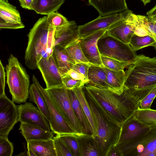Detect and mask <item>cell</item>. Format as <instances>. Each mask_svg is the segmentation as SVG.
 I'll return each mask as SVG.
<instances>
[{"label": "cell", "mask_w": 156, "mask_h": 156, "mask_svg": "<svg viewBox=\"0 0 156 156\" xmlns=\"http://www.w3.org/2000/svg\"><path fill=\"white\" fill-rule=\"evenodd\" d=\"M17 107L5 95L0 97V136H8L18 122Z\"/></svg>", "instance_id": "11"}, {"label": "cell", "mask_w": 156, "mask_h": 156, "mask_svg": "<svg viewBox=\"0 0 156 156\" xmlns=\"http://www.w3.org/2000/svg\"><path fill=\"white\" fill-rule=\"evenodd\" d=\"M0 18L9 23L22 22L18 11L6 0H0Z\"/></svg>", "instance_id": "28"}, {"label": "cell", "mask_w": 156, "mask_h": 156, "mask_svg": "<svg viewBox=\"0 0 156 156\" xmlns=\"http://www.w3.org/2000/svg\"><path fill=\"white\" fill-rule=\"evenodd\" d=\"M47 16L40 18L27 35L25 63L32 70L37 68V63L42 58H48L53 54L55 27L48 24Z\"/></svg>", "instance_id": "3"}, {"label": "cell", "mask_w": 156, "mask_h": 156, "mask_svg": "<svg viewBox=\"0 0 156 156\" xmlns=\"http://www.w3.org/2000/svg\"><path fill=\"white\" fill-rule=\"evenodd\" d=\"M29 100L36 104L37 107L47 120L50 122L49 111L45 100L42 93L33 83L29 88Z\"/></svg>", "instance_id": "29"}, {"label": "cell", "mask_w": 156, "mask_h": 156, "mask_svg": "<svg viewBox=\"0 0 156 156\" xmlns=\"http://www.w3.org/2000/svg\"><path fill=\"white\" fill-rule=\"evenodd\" d=\"M107 30H99L87 37L79 39L83 52L91 65L103 66L97 42L98 39L106 33Z\"/></svg>", "instance_id": "13"}, {"label": "cell", "mask_w": 156, "mask_h": 156, "mask_svg": "<svg viewBox=\"0 0 156 156\" xmlns=\"http://www.w3.org/2000/svg\"><path fill=\"white\" fill-rule=\"evenodd\" d=\"M103 68L107 75V83L109 90L118 94H121L123 91L125 79V72L123 70L115 71Z\"/></svg>", "instance_id": "24"}, {"label": "cell", "mask_w": 156, "mask_h": 156, "mask_svg": "<svg viewBox=\"0 0 156 156\" xmlns=\"http://www.w3.org/2000/svg\"><path fill=\"white\" fill-rule=\"evenodd\" d=\"M25 26L22 22L18 23H9L0 18V29H16L23 28Z\"/></svg>", "instance_id": "42"}, {"label": "cell", "mask_w": 156, "mask_h": 156, "mask_svg": "<svg viewBox=\"0 0 156 156\" xmlns=\"http://www.w3.org/2000/svg\"><path fill=\"white\" fill-rule=\"evenodd\" d=\"M19 1H20L21 0H19Z\"/></svg>", "instance_id": "55"}, {"label": "cell", "mask_w": 156, "mask_h": 156, "mask_svg": "<svg viewBox=\"0 0 156 156\" xmlns=\"http://www.w3.org/2000/svg\"><path fill=\"white\" fill-rule=\"evenodd\" d=\"M64 0H34L33 10L37 13L48 15L57 11Z\"/></svg>", "instance_id": "26"}, {"label": "cell", "mask_w": 156, "mask_h": 156, "mask_svg": "<svg viewBox=\"0 0 156 156\" xmlns=\"http://www.w3.org/2000/svg\"><path fill=\"white\" fill-rule=\"evenodd\" d=\"M5 72L1 61H0V97L5 95Z\"/></svg>", "instance_id": "43"}, {"label": "cell", "mask_w": 156, "mask_h": 156, "mask_svg": "<svg viewBox=\"0 0 156 156\" xmlns=\"http://www.w3.org/2000/svg\"><path fill=\"white\" fill-rule=\"evenodd\" d=\"M87 77L88 83L96 87L110 90L107 83V73L103 66L90 65Z\"/></svg>", "instance_id": "23"}, {"label": "cell", "mask_w": 156, "mask_h": 156, "mask_svg": "<svg viewBox=\"0 0 156 156\" xmlns=\"http://www.w3.org/2000/svg\"><path fill=\"white\" fill-rule=\"evenodd\" d=\"M152 22L156 21V15L152 16H146Z\"/></svg>", "instance_id": "51"}, {"label": "cell", "mask_w": 156, "mask_h": 156, "mask_svg": "<svg viewBox=\"0 0 156 156\" xmlns=\"http://www.w3.org/2000/svg\"><path fill=\"white\" fill-rule=\"evenodd\" d=\"M6 67V83L15 103L26 102L29 96L30 79L17 58L11 54Z\"/></svg>", "instance_id": "5"}, {"label": "cell", "mask_w": 156, "mask_h": 156, "mask_svg": "<svg viewBox=\"0 0 156 156\" xmlns=\"http://www.w3.org/2000/svg\"><path fill=\"white\" fill-rule=\"evenodd\" d=\"M116 147L122 156H156V128L135 141Z\"/></svg>", "instance_id": "8"}, {"label": "cell", "mask_w": 156, "mask_h": 156, "mask_svg": "<svg viewBox=\"0 0 156 156\" xmlns=\"http://www.w3.org/2000/svg\"><path fill=\"white\" fill-rule=\"evenodd\" d=\"M65 49L69 56L76 63H83L91 64L83 52L79 43V39L71 43Z\"/></svg>", "instance_id": "31"}, {"label": "cell", "mask_w": 156, "mask_h": 156, "mask_svg": "<svg viewBox=\"0 0 156 156\" xmlns=\"http://www.w3.org/2000/svg\"><path fill=\"white\" fill-rule=\"evenodd\" d=\"M106 33L98 41L100 55L130 64L137 56L136 52L132 50L129 44L125 43Z\"/></svg>", "instance_id": "7"}, {"label": "cell", "mask_w": 156, "mask_h": 156, "mask_svg": "<svg viewBox=\"0 0 156 156\" xmlns=\"http://www.w3.org/2000/svg\"><path fill=\"white\" fill-rule=\"evenodd\" d=\"M101 57L103 66L113 71L123 70L130 64L129 63L120 62L114 58L101 55Z\"/></svg>", "instance_id": "35"}, {"label": "cell", "mask_w": 156, "mask_h": 156, "mask_svg": "<svg viewBox=\"0 0 156 156\" xmlns=\"http://www.w3.org/2000/svg\"><path fill=\"white\" fill-rule=\"evenodd\" d=\"M66 74H68L74 79L82 80L85 84L88 83V80L87 79L83 74L72 69H70Z\"/></svg>", "instance_id": "44"}, {"label": "cell", "mask_w": 156, "mask_h": 156, "mask_svg": "<svg viewBox=\"0 0 156 156\" xmlns=\"http://www.w3.org/2000/svg\"><path fill=\"white\" fill-rule=\"evenodd\" d=\"M19 130L27 142L33 140H47L53 138L54 133L33 125L20 123Z\"/></svg>", "instance_id": "18"}, {"label": "cell", "mask_w": 156, "mask_h": 156, "mask_svg": "<svg viewBox=\"0 0 156 156\" xmlns=\"http://www.w3.org/2000/svg\"><path fill=\"white\" fill-rule=\"evenodd\" d=\"M53 137L56 156H73L66 146L57 134Z\"/></svg>", "instance_id": "37"}, {"label": "cell", "mask_w": 156, "mask_h": 156, "mask_svg": "<svg viewBox=\"0 0 156 156\" xmlns=\"http://www.w3.org/2000/svg\"><path fill=\"white\" fill-rule=\"evenodd\" d=\"M86 96L95 122L98 136L94 138L100 156H107L111 149L116 146L119 141L122 126L108 120L90 99Z\"/></svg>", "instance_id": "4"}, {"label": "cell", "mask_w": 156, "mask_h": 156, "mask_svg": "<svg viewBox=\"0 0 156 156\" xmlns=\"http://www.w3.org/2000/svg\"><path fill=\"white\" fill-rule=\"evenodd\" d=\"M133 116L150 128H156V110L138 108L135 111Z\"/></svg>", "instance_id": "30"}, {"label": "cell", "mask_w": 156, "mask_h": 156, "mask_svg": "<svg viewBox=\"0 0 156 156\" xmlns=\"http://www.w3.org/2000/svg\"><path fill=\"white\" fill-rule=\"evenodd\" d=\"M151 129L133 115L122 125L117 145H123L135 141L145 135Z\"/></svg>", "instance_id": "15"}, {"label": "cell", "mask_w": 156, "mask_h": 156, "mask_svg": "<svg viewBox=\"0 0 156 156\" xmlns=\"http://www.w3.org/2000/svg\"><path fill=\"white\" fill-rule=\"evenodd\" d=\"M45 89L62 116L74 132L79 134H86L73 108L68 90L63 84Z\"/></svg>", "instance_id": "6"}, {"label": "cell", "mask_w": 156, "mask_h": 156, "mask_svg": "<svg viewBox=\"0 0 156 156\" xmlns=\"http://www.w3.org/2000/svg\"><path fill=\"white\" fill-rule=\"evenodd\" d=\"M13 152V144L8 136H0V156H11Z\"/></svg>", "instance_id": "40"}, {"label": "cell", "mask_w": 156, "mask_h": 156, "mask_svg": "<svg viewBox=\"0 0 156 156\" xmlns=\"http://www.w3.org/2000/svg\"><path fill=\"white\" fill-rule=\"evenodd\" d=\"M89 5L104 16L128 9L126 0H88Z\"/></svg>", "instance_id": "17"}, {"label": "cell", "mask_w": 156, "mask_h": 156, "mask_svg": "<svg viewBox=\"0 0 156 156\" xmlns=\"http://www.w3.org/2000/svg\"><path fill=\"white\" fill-rule=\"evenodd\" d=\"M68 91L69 98L73 108L84 129L85 133L86 134L92 136V128L78 98L73 90H68Z\"/></svg>", "instance_id": "25"}, {"label": "cell", "mask_w": 156, "mask_h": 156, "mask_svg": "<svg viewBox=\"0 0 156 156\" xmlns=\"http://www.w3.org/2000/svg\"><path fill=\"white\" fill-rule=\"evenodd\" d=\"M154 22L156 23V21H154Z\"/></svg>", "instance_id": "54"}, {"label": "cell", "mask_w": 156, "mask_h": 156, "mask_svg": "<svg viewBox=\"0 0 156 156\" xmlns=\"http://www.w3.org/2000/svg\"><path fill=\"white\" fill-rule=\"evenodd\" d=\"M125 17L108 30L106 34L125 43L129 44L134 33L133 28Z\"/></svg>", "instance_id": "19"}, {"label": "cell", "mask_w": 156, "mask_h": 156, "mask_svg": "<svg viewBox=\"0 0 156 156\" xmlns=\"http://www.w3.org/2000/svg\"><path fill=\"white\" fill-rule=\"evenodd\" d=\"M91 64L83 63H77L74 64L71 69L82 74L88 79V73L89 67Z\"/></svg>", "instance_id": "41"}, {"label": "cell", "mask_w": 156, "mask_h": 156, "mask_svg": "<svg viewBox=\"0 0 156 156\" xmlns=\"http://www.w3.org/2000/svg\"><path fill=\"white\" fill-rule=\"evenodd\" d=\"M146 14L148 16L156 15V5L151 9L148 11Z\"/></svg>", "instance_id": "49"}, {"label": "cell", "mask_w": 156, "mask_h": 156, "mask_svg": "<svg viewBox=\"0 0 156 156\" xmlns=\"http://www.w3.org/2000/svg\"><path fill=\"white\" fill-rule=\"evenodd\" d=\"M127 67L124 88L138 103L156 87V57L137 55Z\"/></svg>", "instance_id": "2"}, {"label": "cell", "mask_w": 156, "mask_h": 156, "mask_svg": "<svg viewBox=\"0 0 156 156\" xmlns=\"http://www.w3.org/2000/svg\"><path fill=\"white\" fill-rule=\"evenodd\" d=\"M107 156H122L118 147L116 146L113 147L110 150Z\"/></svg>", "instance_id": "47"}, {"label": "cell", "mask_w": 156, "mask_h": 156, "mask_svg": "<svg viewBox=\"0 0 156 156\" xmlns=\"http://www.w3.org/2000/svg\"><path fill=\"white\" fill-rule=\"evenodd\" d=\"M154 100L153 98L143 99L138 103V108L142 109H150L151 105Z\"/></svg>", "instance_id": "45"}, {"label": "cell", "mask_w": 156, "mask_h": 156, "mask_svg": "<svg viewBox=\"0 0 156 156\" xmlns=\"http://www.w3.org/2000/svg\"><path fill=\"white\" fill-rule=\"evenodd\" d=\"M138 20L144 28L148 35L156 39V23L149 20L146 16L136 15Z\"/></svg>", "instance_id": "36"}, {"label": "cell", "mask_w": 156, "mask_h": 156, "mask_svg": "<svg viewBox=\"0 0 156 156\" xmlns=\"http://www.w3.org/2000/svg\"><path fill=\"white\" fill-rule=\"evenodd\" d=\"M34 0H21L19 1L21 6L23 8L33 10L32 5Z\"/></svg>", "instance_id": "46"}, {"label": "cell", "mask_w": 156, "mask_h": 156, "mask_svg": "<svg viewBox=\"0 0 156 156\" xmlns=\"http://www.w3.org/2000/svg\"><path fill=\"white\" fill-rule=\"evenodd\" d=\"M156 97V87L154 88L149 94L144 99H154Z\"/></svg>", "instance_id": "48"}, {"label": "cell", "mask_w": 156, "mask_h": 156, "mask_svg": "<svg viewBox=\"0 0 156 156\" xmlns=\"http://www.w3.org/2000/svg\"><path fill=\"white\" fill-rule=\"evenodd\" d=\"M47 20L49 25L55 27L63 26L69 22L65 17L58 13L57 11L47 15Z\"/></svg>", "instance_id": "38"}, {"label": "cell", "mask_w": 156, "mask_h": 156, "mask_svg": "<svg viewBox=\"0 0 156 156\" xmlns=\"http://www.w3.org/2000/svg\"><path fill=\"white\" fill-rule=\"evenodd\" d=\"M129 10L119 13L101 16L84 24L78 26L80 38H84L102 30H108L119 21L125 17Z\"/></svg>", "instance_id": "10"}, {"label": "cell", "mask_w": 156, "mask_h": 156, "mask_svg": "<svg viewBox=\"0 0 156 156\" xmlns=\"http://www.w3.org/2000/svg\"><path fill=\"white\" fill-rule=\"evenodd\" d=\"M37 66L46 84V89L63 85L62 76L53 54L48 58H42L37 63Z\"/></svg>", "instance_id": "14"}, {"label": "cell", "mask_w": 156, "mask_h": 156, "mask_svg": "<svg viewBox=\"0 0 156 156\" xmlns=\"http://www.w3.org/2000/svg\"><path fill=\"white\" fill-rule=\"evenodd\" d=\"M79 38L78 26L74 21H69L63 26L55 27L54 46L57 45L65 48Z\"/></svg>", "instance_id": "16"}, {"label": "cell", "mask_w": 156, "mask_h": 156, "mask_svg": "<svg viewBox=\"0 0 156 156\" xmlns=\"http://www.w3.org/2000/svg\"><path fill=\"white\" fill-rule=\"evenodd\" d=\"M77 138L79 156H100L98 145L92 136L85 134L78 136Z\"/></svg>", "instance_id": "21"}, {"label": "cell", "mask_w": 156, "mask_h": 156, "mask_svg": "<svg viewBox=\"0 0 156 156\" xmlns=\"http://www.w3.org/2000/svg\"><path fill=\"white\" fill-rule=\"evenodd\" d=\"M33 83L40 90L46 102L50 115L49 122L51 130L56 134L80 135L76 133L62 116L47 91L40 85L34 75L32 77Z\"/></svg>", "instance_id": "9"}, {"label": "cell", "mask_w": 156, "mask_h": 156, "mask_svg": "<svg viewBox=\"0 0 156 156\" xmlns=\"http://www.w3.org/2000/svg\"><path fill=\"white\" fill-rule=\"evenodd\" d=\"M27 149V156H36L35 154L31 149L29 148Z\"/></svg>", "instance_id": "50"}, {"label": "cell", "mask_w": 156, "mask_h": 156, "mask_svg": "<svg viewBox=\"0 0 156 156\" xmlns=\"http://www.w3.org/2000/svg\"><path fill=\"white\" fill-rule=\"evenodd\" d=\"M86 84L83 87L86 96L108 120L119 126H122L138 109V102L126 89L124 88L119 95L107 89Z\"/></svg>", "instance_id": "1"}, {"label": "cell", "mask_w": 156, "mask_h": 156, "mask_svg": "<svg viewBox=\"0 0 156 156\" xmlns=\"http://www.w3.org/2000/svg\"><path fill=\"white\" fill-rule=\"evenodd\" d=\"M155 42L154 44V45L153 46V47L156 50V39L155 40Z\"/></svg>", "instance_id": "53"}, {"label": "cell", "mask_w": 156, "mask_h": 156, "mask_svg": "<svg viewBox=\"0 0 156 156\" xmlns=\"http://www.w3.org/2000/svg\"><path fill=\"white\" fill-rule=\"evenodd\" d=\"M58 135L66 146L73 156H79V147L77 136L80 135L66 134Z\"/></svg>", "instance_id": "33"}, {"label": "cell", "mask_w": 156, "mask_h": 156, "mask_svg": "<svg viewBox=\"0 0 156 156\" xmlns=\"http://www.w3.org/2000/svg\"><path fill=\"white\" fill-rule=\"evenodd\" d=\"M81 87L73 90L78 98L92 129L94 138L98 136V133L95 121L91 110L86 98L83 90Z\"/></svg>", "instance_id": "27"}, {"label": "cell", "mask_w": 156, "mask_h": 156, "mask_svg": "<svg viewBox=\"0 0 156 156\" xmlns=\"http://www.w3.org/2000/svg\"><path fill=\"white\" fill-rule=\"evenodd\" d=\"M17 107L18 122L38 126L46 131H51L49 122L38 107L28 102Z\"/></svg>", "instance_id": "12"}, {"label": "cell", "mask_w": 156, "mask_h": 156, "mask_svg": "<svg viewBox=\"0 0 156 156\" xmlns=\"http://www.w3.org/2000/svg\"><path fill=\"white\" fill-rule=\"evenodd\" d=\"M125 18L133 28L135 34L140 37L148 35L144 28L137 19L136 15L131 10H129Z\"/></svg>", "instance_id": "34"}, {"label": "cell", "mask_w": 156, "mask_h": 156, "mask_svg": "<svg viewBox=\"0 0 156 156\" xmlns=\"http://www.w3.org/2000/svg\"><path fill=\"white\" fill-rule=\"evenodd\" d=\"M52 54L62 76L66 73L76 63L65 48L62 47L57 45L54 46Z\"/></svg>", "instance_id": "20"}, {"label": "cell", "mask_w": 156, "mask_h": 156, "mask_svg": "<svg viewBox=\"0 0 156 156\" xmlns=\"http://www.w3.org/2000/svg\"><path fill=\"white\" fill-rule=\"evenodd\" d=\"M155 42L154 39L149 35L140 37L134 34L131 39L129 44L132 50L136 52L147 47H153Z\"/></svg>", "instance_id": "32"}, {"label": "cell", "mask_w": 156, "mask_h": 156, "mask_svg": "<svg viewBox=\"0 0 156 156\" xmlns=\"http://www.w3.org/2000/svg\"><path fill=\"white\" fill-rule=\"evenodd\" d=\"M151 0H141L144 5L150 2Z\"/></svg>", "instance_id": "52"}, {"label": "cell", "mask_w": 156, "mask_h": 156, "mask_svg": "<svg viewBox=\"0 0 156 156\" xmlns=\"http://www.w3.org/2000/svg\"><path fill=\"white\" fill-rule=\"evenodd\" d=\"M62 83L68 90H73L84 86L85 83L81 80H75L67 74L62 76Z\"/></svg>", "instance_id": "39"}, {"label": "cell", "mask_w": 156, "mask_h": 156, "mask_svg": "<svg viewBox=\"0 0 156 156\" xmlns=\"http://www.w3.org/2000/svg\"><path fill=\"white\" fill-rule=\"evenodd\" d=\"M27 148L36 156H56L53 138L47 140H33L27 142Z\"/></svg>", "instance_id": "22"}]
</instances>
